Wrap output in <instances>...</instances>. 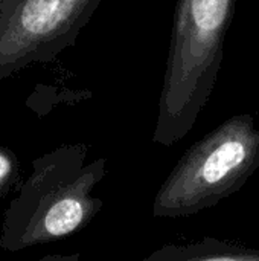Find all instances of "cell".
<instances>
[{
    "mask_svg": "<svg viewBox=\"0 0 259 261\" xmlns=\"http://www.w3.org/2000/svg\"><path fill=\"white\" fill-rule=\"evenodd\" d=\"M237 0H177L153 142L172 147L195 125L223 63Z\"/></svg>",
    "mask_w": 259,
    "mask_h": 261,
    "instance_id": "obj_2",
    "label": "cell"
},
{
    "mask_svg": "<svg viewBox=\"0 0 259 261\" xmlns=\"http://www.w3.org/2000/svg\"><path fill=\"white\" fill-rule=\"evenodd\" d=\"M14 162L9 158L8 153L0 151V193L8 190V185L11 182V179L14 177Z\"/></svg>",
    "mask_w": 259,
    "mask_h": 261,
    "instance_id": "obj_6",
    "label": "cell"
},
{
    "mask_svg": "<svg viewBox=\"0 0 259 261\" xmlns=\"http://www.w3.org/2000/svg\"><path fill=\"white\" fill-rule=\"evenodd\" d=\"M84 144L63 145L34 161L32 173L6 208L0 248L21 251L84 229L102 210L92 191L105 176L104 158L85 162Z\"/></svg>",
    "mask_w": 259,
    "mask_h": 261,
    "instance_id": "obj_1",
    "label": "cell"
},
{
    "mask_svg": "<svg viewBox=\"0 0 259 261\" xmlns=\"http://www.w3.org/2000/svg\"><path fill=\"white\" fill-rule=\"evenodd\" d=\"M259 168V128L250 113L227 118L195 141L160 185L153 217L198 214L238 193Z\"/></svg>",
    "mask_w": 259,
    "mask_h": 261,
    "instance_id": "obj_3",
    "label": "cell"
},
{
    "mask_svg": "<svg viewBox=\"0 0 259 261\" xmlns=\"http://www.w3.org/2000/svg\"><path fill=\"white\" fill-rule=\"evenodd\" d=\"M147 261H259V249L237 242L205 237L188 245H165L150 254Z\"/></svg>",
    "mask_w": 259,
    "mask_h": 261,
    "instance_id": "obj_5",
    "label": "cell"
},
{
    "mask_svg": "<svg viewBox=\"0 0 259 261\" xmlns=\"http://www.w3.org/2000/svg\"><path fill=\"white\" fill-rule=\"evenodd\" d=\"M101 0H0V81L73 46Z\"/></svg>",
    "mask_w": 259,
    "mask_h": 261,
    "instance_id": "obj_4",
    "label": "cell"
}]
</instances>
